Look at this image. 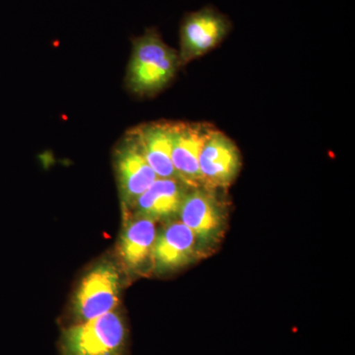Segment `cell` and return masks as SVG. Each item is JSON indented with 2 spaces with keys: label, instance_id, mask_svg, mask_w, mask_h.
<instances>
[{
  "label": "cell",
  "instance_id": "1",
  "mask_svg": "<svg viewBox=\"0 0 355 355\" xmlns=\"http://www.w3.org/2000/svg\"><path fill=\"white\" fill-rule=\"evenodd\" d=\"M180 65L179 53L164 43L155 28H149L132 41L127 86L135 94H156L172 80Z\"/></svg>",
  "mask_w": 355,
  "mask_h": 355
},
{
  "label": "cell",
  "instance_id": "2",
  "mask_svg": "<svg viewBox=\"0 0 355 355\" xmlns=\"http://www.w3.org/2000/svg\"><path fill=\"white\" fill-rule=\"evenodd\" d=\"M127 324L118 312L107 313L62 331V355H125Z\"/></svg>",
  "mask_w": 355,
  "mask_h": 355
},
{
  "label": "cell",
  "instance_id": "3",
  "mask_svg": "<svg viewBox=\"0 0 355 355\" xmlns=\"http://www.w3.org/2000/svg\"><path fill=\"white\" fill-rule=\"evenodd\" d=\"M216 191L205 187L191 188L178 216L197 237L200 252L216 245L225 229V207Z\"/></svg>",
  "mask_w": 355,
  "mask_h": 355
},
{
  "label": "cell",
  "instance_id": "4",
  "mask_svg": "<svg viewBox=\"0 0 355 355\" xmlns=\"http://www.w3.org/2000/svg\"><path fill=\"white\" fill-rule=\"evenodd\" d=\"M232 24L227 16L212 6L186 14L180 26V64L202 57L227 37Z\"/></svg>",
  "mask_w": 355,
  "mask_h": 355
},
{
  "label": "cell",
  "instance_id": "5",
  "mask_svg": "<svg viewBox=\"0 0 355 355\" xmlns=\"http://www.w3.org/2000/svg\"><path fill=\"white\" fill-rule=\"evenodd\" d=\"M120 296V275L112 263H102L83 277L73 302V316L78 323L116 309Z\"/></svg>",
  "mask_w": 355,
  "mask_h": 355
},
{
  "label": "cell",
  "instance_id": "6",
  "mask_svg": "<svg viewBox=\"0 0 355 355\" xmlns=\"http://www.w3.org/2000/svg\"><path fill=\"white\" fill-rule=\"evenodd\" d=\"M242 167L241 153L230 137L211 128L200 157L202 187L225 189L235 181Z\"/></svg>",
  "mask_w": 355,
  "mask_h": 355
},
{
  "label": "cell",
  "instance_id": "7",
  "mask_svg": "<svg viewBox=\"0 0 355 355\" xmlns=\"http://www.w3.org/2000/svg\"><path fill=\"white\" fill-rule=\"evenodd\" d=\"M114 158L121 200L133 207L137 198L156 181L157 175L147 162L132 130L119 144Z\"/></svg>",
  "mask_w": 355,
  "mask_h": 355
},
{
  "label": "cell",
  "instance_id": "8",
  "mask_svg": "<svg viewBox=\"0 0 355 355\" xmlns=\"http://www.w3.org/2000/svg\"><path fill=\"white\" fill-rule=\"evenodd\" d=\"M209 125L173 123L172 162L178 177L191 188L202 187L200 157Z\"/></svg>",
  "mask_w": 355,
  "mask_h": 355
},
{
  "label": "cell",
  "instance_id": "9",
  "mask_svg": "<svg viewBox=\"0 0 355 355\" xmlns=\"http://www.w3.org/2000/svg\"><path fill=\"white\" fill-rule=\"evenodd\" d=\"M200 252L197 237L180 220L169 222L157 232L153 263L158 272H168L188 266Z\"/></svg>",
  "mask_w": 355,
  "mask_h": 355
},
{
  "label": "cell",
  "instance_id": "10",
  "mask_svg": "<svg viewBox=\"0 0 355 355\" xmlns=\"http://www.w3.org/2000/svg\"><path fill=\"white\" fill-rule=\"evenodd\" d=\"M191 187L179 179L157 178L135 202V216L154 221L173 220L179 216L182 203Z\"/></svg>",
  "mask_w": 355,
  "mask_h": 355
},
{
  "label": "cell",
  "instance_id": "11",
  "mask_svg": "<svg viewBox=\"0 0 355 355\" xmlns=\"http://www.w3.org/2000/svg\"><path fill=\"white\" fill-rule=\"evenodd\" d=\"M132 132L157 177L179 179L172 162L173 123H146L133 128Z\"/></svg>",
  "mask_w": 355,
  "mask_h": 355
},
{
  "label": "cell",
  "instance_id": "12",
  "mask_svg": "<svg viewBox=\"0 0 355 355\" xmlns=\"http://www.w3.org/2000/svg\"><path fill=\"white\" fill-rule=\"evenodd\" d=\"M155 221L135 216L121 233L119 254L128 270L137 272L153 261L154 242L157 236Z\"/></svg>",
  "mask_w": 355,
  "mask_h": 355
}]
</instances>
